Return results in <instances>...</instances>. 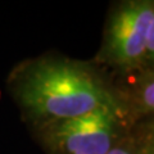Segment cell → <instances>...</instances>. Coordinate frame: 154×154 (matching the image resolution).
I'll list each match as a JSON object with an SVG mask.
<instances>
[{
  "label": "cell",
  "mask_w": 154,
  "mask_h": 154,
  "mask_svg": "<svg viewBox=\"0 0 154 154\" xmlns=\"http://www.w3.org/2000/svg\"><path fill=\"white\" fill-rule=\"evenodd\" d=\"M141 154H154V136H153V130L148 132L145 136V140L143 143Z\"/></svg>",
  "instance_id": "8992f818"
},
{
  "label": "cell",
  "mask_w": 154,
  "mask_h": 154,
  "mask_svg": "<svg viewBox=\"0 0 154 154\" xmlns=\"http://www.w3.org/2000/svg\"><path fill=\"white\" fill-rule=\"evenodd\" d=\"M7 86L23 119L33 130L103 105L121 104L108 75L94 62L57 53L14 66Z\"/></svg>",
  "instance_id": "6da1fadb"
},
{
  "label": "cell",
  "mask_w": 154,
  "mask_h": 154,
  "mask_svg": "<svg viewBox=\"0 0 154 154\" xmlns=\"http://www.w3.org/2000/svg\"><path fill=\"white\" fill-rule=\"evenodd\" d=\"M94 63L114 77L154 68L153 0H126L110 9Z\"/></svg>",
  "instance_id": "7a4b0ae2"
},
{
  "label": "cell",
  "mask_w": 154,
  "mask_h": 154,
  "mask_svg": "<svg viewBox=\"0 0 154 154\" xmlns=\"http://www.w3.org/2000/svg\"><path fill=\"white\" fill-rule=\"evenodd\" d=\"M109 79L118 102L134 125L153 119L154 68Z\"/></svg>",
  "instance_id": "277c9868"
},
{
  "label": "cell",
  "mask_w": 154,
  "mask_h": 154,
  "mask_svg": "<svg viewBox=\"0 0 154 154\" xmlns=\"http://www.w3.org/2000/svg\"><path fill=\"white\" fill-rule=\"evenodd\" d=\"M150 130H153V119L135 125L110 148L107 154H141L143 143Z\"/></svg>",
  "instance_id": "5b68a950"
},
{
  "label": "cell",
  "mask_w": 154,
  "mask_h": 154,
  "mask_svg": "<svg viewBox=\"0 0 154 154\" xmlns=\"http://www.w3.org/2000/svg\"><path fill=\"white\" fill-rule=\"evenodd\" d=\"M134 126L122 105L114 104L44 125L35 132L46 154H107Z\"/></svg>",
  "instance_id": "3957f363"
}]
</instances>
